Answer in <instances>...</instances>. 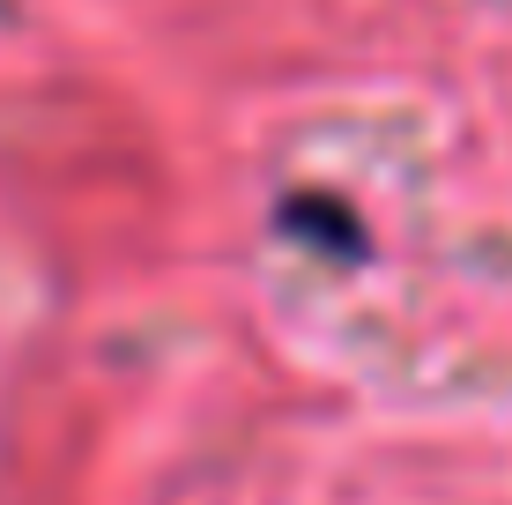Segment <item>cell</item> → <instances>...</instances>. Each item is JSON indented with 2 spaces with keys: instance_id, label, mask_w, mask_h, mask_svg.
Instances as JSON below:
<instances>
[{
  "instance_id": "obj_1",
  "label": "cell",
  "mask_w": 512,
  "mask_h": 505,
  "mask_svg": "<svg viewBox=\"0 0 512 505\" xmlns=\"http://www.w3.org/2000/svg\"><path fill=\"white\" fill-rule=\"evenodd\" d=\"M282 231H297V238L320 231L327 253H357V246H364L357 208H342V201H282Z\"/></svg>"
}]
</instances>
